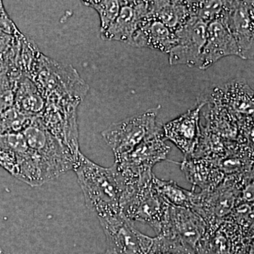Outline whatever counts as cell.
Returning a JSON list of instances; mask_svg holds the SVG:
<instances>
[{
  "label": "cell",
  "instance_id": "6da1fadb",
  "mask_svg": "<svg viewBox=\"0 0 254 254\" xmlns=\"http://www.w3.org/2000/svg\"><path fill=\"white\" fill-rule=\"evenodd\" d=\"M73 170L77 175L87 207L98 219L122 213L121 202L125 187L115 164L100 166L78 152Z\"/></svg>",
  "mask_w": 254,
  "mask_h": 254
},
{
  "label": "cell",
  "instance_id": "7a4b0ae2",
  "mask_svg": "<svg viewBox=\"0 0 254 254\" xmlns=\"http://www.w3.org/2000/svg\"><path fill=\"white\" fill-rule=\"evenodd\" d=\"M30 78L46 101L66 99L81 102L89 88L72 66L58 63L42 53Z\"/></svg>",
  "mask_w": 254,
  "mask_h": 254
},
{
  "label": "cell",
  "instance_id": "3957f363",
  "mask_svg": "<svg viewBox=\"0 0 254 254\" xmlns=\"http://www.w3.org/2000/svg\"><path fill=\"white\" fill-rule=\"evenodd\" d=\"M151 173L134 186L127 188L121 202V210L128 220L147 224L159 235L168 220L169 205L152 185Z\"/></svg>",
  "mask_w": 254,
  "mask_h": 254
},
{
  "label": "cell",
  "instance_id": "277c9868",
  "mask_svg": "<svg viewBox=\"0 0 254 254\" xmlns=\"http://www.w3.org/2000/svg\"><path fill=\"white\" fill-rule=\"evenodd\" d=\"M165 141L160 128L130 153L115 158V165L125 188L136 185L145 175L153 173L154 165L166 160L170 147Z\"/></svg>",
  "mask_w": 254,
  "mask_h": 254
},
{
  "label": "cell",
  "instance_id": "5b68a950",
  "mask_svg": "<svg viewBox=\"0 0 254 254\" xmlns=\"http://www.w3.org/2000/svg\"><path fill=\"white\" fill-rule=\"evenodd\" d=\"M160 108L159 106L114 123L102 132V136L113 150L115 158L130 153L143 140L161 128L156 123Z\"/></svg>",
  "mask_w": 254,
  "mask_h": 254
},
{
  "label": "cell",
  "instance_id": "8992f818",
  "mask_svg": "<svg viewBox=\"0 0 254 254\" xmlns=\"http://www.w3.org/2000/svg\"><path fill=\"white\" fill-rule=\"evenodd\" d=\"M109 254H148L155 238L141 233L123 213L99 218Z\"/></svg>",
  "mask_w": 254,
  "mask_h": 254
},
{
  "label": "cell",
  "instance_id": "52a82bcc",
  "mask_svg": "<svg viewBox=\"0 0 254 254\" xmlns=\"http://www.w3.org/2000/svg\"><path fill=\"white\" fill-rule=\"evenodd\" d=\"M80 103L75 100L46 101L44 110L38 116L45 128L66 145L75 156L79 152L76 113Z\"/></svg>",
  "mask_w": 254,
  "mask_h": 254
},
{
  "label": "cell",
  "instance_id": "ba28073f",
  "mask_svg": "<svg viewBox=\"0 0 254 254\" xmlns=\"http://www.w3.org/2000/svg\"><path fill=\"white\" fill-rule=\"evenodd\" d=\"M206 235V224L192 209L170 206L168 220L158 236L177 241L192 254H198Z\"/></svg>",
  "mask_w": 254,
  "mask_h": 254
},
{
  "label": "cell",
  "instance_id": "9c48e42d",
  "mask_svg": "<svg viewBox=\"0 0 254 254\" xmlns=\"http://www.w3.org/2000/svg\"><path fill=\"white\" fill-rule=\"evenodd\" d=\"M254 1H224L222 22L236 41L240 58L254 56Z\"/></svg>",
  "mask_w": 254,
  "mask_h": 254
},
{
  "label": "cell",
  "instance_id": "30bf717a",
  "mask_svg": "<svg viewBox=\"0 0 254 254\" xmlns=\"http://www.w3.org/2000/svg\"><path fill=\"white\" fill-rule=\"evenodd\" d=\"M207 26L205 22L193 16L188 22L175 32L177 43L169 53L170 65L184 64L196 67L206 40Z\"/></svg>",
  "mask_w": 254,
  "mask_h": 254
},
{
  "label": "cell",
  "instance_id": "8fae6325",
  "mask_svg": "<svg viewBox=\"0 0 254 254\" xmlns=\"http://www.w3.org/2000/svg\"><path fill=\"white\" fill-rule=\"evenodd\" d=\"M240 57V50L235 38L221 18L214 20L207 26L206 40L196 67L205 70L219 60L227 56Z\"/></svg>",
  "mask_w": 254,
  "mask_h": 254
},
{
  "label": "cell",
  "instance_id": "7c38bea8",
  "mask_svg": "<svg viewBox=\"0 0 254 254\" xmlns=\"http://www.w3.org/2000/svg\"><path fill=\"white\" fill-rule=\"evenodd\" d=\"M205 103L164 125L165 140L173 142L182 153L190 155L194 153L200 138V112Z\"/></svg>",
  "mask_w": 254,
  "mask_h": 254
},
{
  "label": "cell",
  "instance_id": "4fadbf2b",
  "mask_svg": "<svg viewBox=\"0 0 254 254\" xmlns=\"http://www.w3.org/2000/svg\"><path fill=\"white\" fill-rule=\"evenodd\" d=\"M149 16V1H121L118 17L106 31L100 33L104 41L128 43L142 21Z\"/></svg>",
  "mask_w": 254,
  "mask_h": 254
},
{
  "label": "cell",
  "instance_id": "5bb4252c",
  "mask_svg": "<svg viewBox=\"0 0 254 254\" xmlns=\"http://www.w3.org/2000/svg\"><path fill=\"white\" fill-rule=\"evenodd\" d=\"M176 43L175 32L149 15L142 21L128 44L135 48H149L169 54Z\"/></svg>",
  "mask_w": 254,
  "mask_h": 254
},
{
  "label": "cell",
  "instance_id": "9a60e30c",
  "mask_svg": "<svg viewBox=\"0 0 254 254\" xmlns=\"http://www.w3.org/2000/svg\"><path fill=\"white\" fill-rule=\"evenodd\" d=\"M194 1H149V15L176 32L195 16Z\"/></svg>",
  "mask_w": 254,
  "mask_h": 254
},
{
  "label": "cell",
  "instance_id": "2e32d148",
  "mask_svg": "<svg viewBox=\"0 0 254 254\" xmlns=\"http://www.w3.org/2000/svg\"><path fill=\"white\" fill-rule=\"evenodd\" d=\"M14 108L24 115L38 117L46 101L31 78L21 76L12 81Z\"/></svg>",
  "mask_w": 254,
  "mask_h": 254
},
{
  "label": "cell",
  "instance_id": "e0dca14e",
  "mask_svg": "<svg viewBox=\"0 0 254 254\" xmlns=\"http://www.w3.org/2000/svg\"><path fill=\"white\" fill-rule=\"evenodd\" d=\"M152 185L158 195L170 206L192 210L194 208L197 194L182 188L176 182L160 180L153 175Z\"/></svg>",
  "mask_w": 254,
  "mask_h": 254
},
{
  "label": "cell",
  "instance_id": "ac0fdd59",
  "mask_svg": "<svg viewBox=\"0 0 254 254\" xmlns=\"http://www.w3.org/2000/svg\"><path fill=\"white\" fill-rule=\"evenodd\" d=\"M82 4L93 8L98 12L100 20V33L106 31L118 17L121 8V1L101 0V1H81Z\"/></svg>",
  "mask_w": 254,
  "mask_h": 254
},
{
  "label": "cell",
  "instance_id": "d6986e66",
  "mask_svg": "<svg viewBox=\"0 0 254 254\" xmlns=\"http://www.w3.org/2000/svg\"><path fill=\"white\" fill-rule=\"evenodd\" d=\"M224 1H195V14L197 18L208 24L221 17Z\"/></svg>",
  "mask_w": 254,
  "mask_h": 254
},
{
  "label": "cell",
  "instance_id": "ffe728a7",
  "mask_svg": "<svg viewBox=\"0 0 254 254\" xmlns=\"http://www.w3.org/2000/svg\"><path fill=\"white\" fill-rule=\"evenodd\" d=\"M148 254H192L177 241L157 236Z\"/></svg>",
  "mask_w": 254,
  "mask_h": 254
},
{
  "label": "cell",
  "instance_id": "44dd1931",
  "mask_svg": "<svg viewBox=\"0 0 254 254\" xmlns=\"http://www.w3.org/2000/svg\"><path fill=\"white\" fill-rule=\"evenodd\" d=\"M14 97L13 84L5 73L0 74V113L12 108Z\"/></svg>",
  "mask_w": 254,
  "mask_h": 254
},
{
  "label": "cell",
  "instance_id": "7402d4cb",
  "mask_svg": "<svg viewBox=\"0 0 254 254\" xmlns=\"http://www.w3.org/2000/svg\"><path fill=\"white\" fill-rule=\"evenodd\" d=\"M0 254H10L8 252H5L1 247H0Z\"/></svg>",
  "mask_w": 254,
  "mask_h": 254
}]
</instances>
